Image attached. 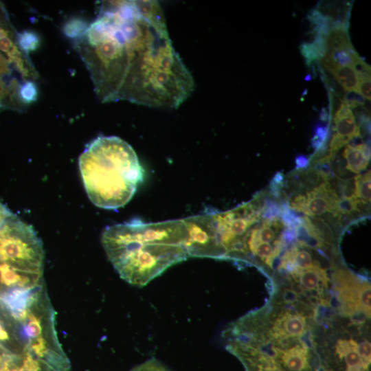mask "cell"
Listing matches in <instances>:
<instances>
[{"instance_id":"28","label":"cell","mask_w":371,"mask_h":371,"mask_svg":"<svg viewBox=\"0 0 371 371\" xmlns=\"http://www.w3.org/2000/svg\"><path fill=\"white\" fill-rule=\"evenodd\" d=\"M295 168L297 170L306 169L308 168L310 160L308 157L304 155H298L295 159Z\"/></svg>"},{"instance_id":"23","label":"cell","mask_w":371,"mask_h":371,"mask_svg":"<svg viewBox=\"0 0 371 371\" xmlns=\"http://www.w3.org/2000/svg\"><path fill=\"white\" fill-rule=\"evenodd\" d=\"M130 371H170L155 359H151L136 366Z\"/></svg>"},{"instance_id":"14","label":"cell","mask_w":371,"mask_h":371,"mask_svg":"<svg viewBox=\"0 0 371 371\" xmlns=\"http://www.w3.org/2000/svg\"><path fill=\"white\" fill-rule=\"evenodd\" d=\"M326 45L330 52L354 48L348 29L344 28L331 29L326 37Z\"/></svg>"},{"instance_id":"22","label":"cell","mask_w":371,"mask_h":371,"mask_svg":"<svg viewBox=\"0 0 371 371\" xmlns=\"http://www.w3.org/2000/svg\"><path fill=\"white\" fill-rule=\"evenodd\" d=\"M86 23L79 19L69 21L65 27V32L69 37L78 38L86 31Z\"/></svg>"},{"instance_id":"9","label":"cell","mask_w":371,"mask_h":371,"mask_svg":"<svg viewBox=\"0 0 371 371\" xmlns=\"http://www.w3.org/2000/svg\"><path fill=\"white\" fill-rule=\"evenodd\" d=\"M335 354L344 361L345 371H368L370 363L360 355L358 344L353 339L339 340L335 346Z\"/></svg>"},{"instance_id":"27","label":"cell","mask_w":371,"mask_h":371,"mask_svg":"<svg viewBox=\"0 0 371 371\" xmlns=\"http://www.w3.org/2000/svg\"><path fill=\"white\" fill-rule=\"evenodd\" d=\"M358 350L363 359L370 363V343L368 341H364L360 343L359 344H358Z\"/></svg>"},{"instance_id":"18","label":"cell","mask_w":371,"mask_h":371,"mask_svg":"<svg viewBox=\"0 0 371 371\" xmlns=\"http://www.w3.org/2000/svg\"><path fill=\"white\" fill-rule=\"evenodd\" d=\"M17 43L20 49L28 54L37 48L39 38L34 33L24 31L17 34Z\"/></svg>"},{"instance_id":"1","label":"cell","mask_w":371,"mask_h":371,"mask_svg":"<svg viewBox=\"0 0 371 371\" xmlns=\"http://www.w3.org/2000/svg\"><path fill=\"white\" fill-rule=\"evenodd\" d=\"M75 48L103 102L177 108L194 91L156 1H103Z\"/></svg>"},{"instance_id":"2","label":"cell","mask_w":371,"mask_h":371,"mask_svg":"<svg viewBox=\"0 0 371 371\" xmlns=\"http://www.w3.org/2000/svg\"><path fill=\"white\" fill-rule=\"evenodd\" d=\"M183 219L144 223L138 219L106 227L102 243L120 278L144 286L188 258Z\"/></svg>"},{"instance_id":"30","label":"cell","mask_w":371,"mask_h":371,"mask_svg":"<svg viewBox=\"0 0 371 371\" xmlns=\"http://www.w3.org/2000/svg\"><path fill=\"white\" fill-rule=\"evenodd\" d=\"M330 114L326 108L323 107L319 111V120L324 122L329 120Z\"/></svg>"},{"instance_id":"12","label":"cell","mask_w":371,"mask_h":371,"mask_svg":"<svg viewBox=\"0 0 371 371\" xmlns=\"http://www.w3.org/2000/svg\"><path fill=\"white\" fill-rule=\"evenodd\" d=\"M292 274L297 277V281L302 287L308 291H317L321 284H324L326 280L324 270L319 266L304 270H296L293 271Z\"/></svg>"},{"instance_id":"6","label":"cell","mask_w":371,"mask_h":371,"mask_svg":"<svg viewBox=\"0 0 371 371\" xmlns=\"http://www.w3.org/2000/svg\"><path fill=\"white\" fill-rule=\"evenodd\" d=\"M352 2V1H320L314 8L328 20L332 29H348Z\"/></svg>"},{"instance_id":"15","label":"cell","mask_w":371,"mask_h":371,"mask_svg":"<svg viewBox=\"0 0 371 371\" xmlns=\"http://www.w3.org/2000/svg\"><path fill=\"white\" fill-rule=\"evenodd\" d=\"M355 193L363 205L370 203V170L354 177Z\"/></svg>"},{"instance_id":"21","label":"cell","mask_w":371,"mask_h":371,"mask_svg":"<svg viewBox=\"0 0 371 371\" xmlns=\"http://www.w3.org/2000/svg\"><path fill=\"white\" fill-rule=\"evenodd\" d=\"M359 78L358 93L370 101V71H357Z\"/></svg>"},{"instance_id":"11","label":"cell","mask_w":371,"mask_h":371,"mask_svg":"<svg viewBox=\"0 0 371 371\" xmlns=\"http://www.w3.org/2000/svg\"><path fill=\"white\" fill-rule=\"evenodd\" d=\"M343 157L346 161V169L354 173H359L368 165L370 158V145L368 142H363L355 146L346 144Z\"/></svg>"},{"instance_id":"17","label":"cell","mask_w":371,"mask_h":371,"mask_svg":"<svg viewBox=\"0 0 371 371\" xmlns=\"http://www.w3.org/2000/svg\"><path fill=\"white\" fill-rule=\"evenodd\" d=\"M300 50L308 66L314 62H318L326 54L311 41L302 43L300 46Z\"/></svg>"},{"instance_id":"29","label":"cell","mask_w":371,"mask_h":371,"mask_svg":"<svg viewBox=\"0 0 371 371\" xmlns=\"http://www.w3.org/2000/svg\"><path fill=\"white\" fill-rule=\"evenodd\" d=\"M12 213L0 202V226Z\"/></svg>"},{"instance_id":"7","label":"cell","mask_w":371,"mask_h":371,"mask_svg":"<svg viewBox=\"0 0 371 371\" xmlns=\"http://www.w3.org/2000/svg\"><path fill=\"white\" fill-rule=\"evenodd\" d=\"M280 366L285 371H310L308 351L304 343L297 344L284 350H278Z\"/></svg>"},{"instance_id":"16","label":"cell","mask_w":371,"mask_h":371,"mask_svg":"<svg viewBox=\"0 0 371 371\" xmlns=\"http://www.w3.org/2000/svg\"><path fill=\"white\" fill-rule=\"evenodd\" d=\"M280 220L287 228L297 229L302 225L303 217L293 210L289 203H284L281 205Z\"/></svg>"},{"instance_id":"3","label":"cell","mask_w":371,"mask_h":371,"mask_svg":"<svg viewBox=\"0 0 371 371\" xmlns=\"http://www.w3.org/2000/svg\"><path fill=\"white\" fill-rule=\"evenodd\" d=\"M79 168L90 201L114 210L124 206L143 180L137 156L126 142L116 136H99L80 155Z\"/></svg>"},{"instance_id":"8","label":"cell","mask_w":371,"mask_h":371,"mask_svg":"<svg viewBox=\"0 0 371 371\" xmlns=\"http://www.w3.org/2000/svg\"><path fill=\"white\" fill-rule=\"evenodd\" d=\"M305 329L306 320L302 315L285 312L276 319L272 334L280 339L295 338L302 335Z\"/></svg>"},{"instance_id":"5","label":"cell","mask_w":371,"mask_h":371,"mask_svg":"<svg viewBox=\"0 0 371 371\" xmlns=\"http://www.w3.org/2000/svg\"><path fill=\"white\" fill-rule=\"evenodd\" d=\"M306 203L304 214L309 216L332 213L335 202L339 199L330 182L324 181L306 192Z\"/></svg>"},{"instance_id":"25","label":"cell","mask_w":371,"mask_h":371,"mask_svg":"<svg viewBox=\"0 0 371 371\" xmlns=\"http://www.w3.org/2000/svg\"><path fill=\"white\" fill-rule=\"evenodd\" d=\"M343 101L350 108L355 109L357 106L364 105L366 99L355 91L346 92Z\"/></svg>"},{"instance_id":"26","label":"cell","mask_w":371,"mask_h":371,"mask_svg":"<svg viewBox=\"0 0 371 371\" xmlns=\"http://www.w3.org/2000/svg\"><path fill=\"white\" fill-rule=\"evenodd\" d=\"M306 203V194H298L291 199L289 205L293 210L304 213Z\"/></svg>"},{"instance_id":"24","label":"cell","mask_w":371,"mask_h":371,"mask_svg":"<svg viewBox=\"0 0 371 371\" xmlns=\"http://www.w3.org/2000/svg\"><path fill=\"white\" fill-rule=\"evenodd\" d=\"M284 175L282 172H277L269 183V193L273 196L278 198L281 195V189L283 186Z\"/></svg>"},{"instance_id":"4","label":"cell","mask_w":371,"mask_h":371,"mask_svg":"<svg viewBox=\"0 0 371 371\" xmlns=\"http://www.w3.org/2000/svg\"><path fill=\"white\" fill-rule=\"evenodd\" d=\"M0 261L25 270L43 271L42 242L30 225L13 214L0 226Z\"/></svg>"},{"instance_id":"19","label":"cell","mask_w":371,"mask_h":371,"mask_svg":"<svg viewBox=\"0 0 371 371\" xmlns=\"http://www.w3.org/2000/svg\"><path fill=\"white\" fill-rule=\"evenodd\" d=\"M329 126L328 124L325 126L322 124H317L314 127V135L311 139L312 147L315 152L324 146H326V144L329 139Z\"/></svg>"},{"instance_id":"20","label":"cell","mask_w":371,"mask_h":371,"mask_svg":"<svg viewBox=\"0 0 371 371\" xmlns=\"http://www.w3.org/2000/svg\"><path fill=\"white\" fill-rule=\"evenodd\" d=\"M260 216L265 220L274 221L280 219L281 205L271 199L264 200L263 205L260 208Z\"/></svg>"},{"instance_id":"10","label":"cell","mask_w":371,"mask_h":371,"mask_svg":"<svg viewBox=\"0 0 371 371\" xmlns=\"http://www.w3.org/2000/svg\"><path fill=\"white\" fill-rule=\"evenodd\" d=\"M333 124L335 133L347 139L348 142L354 137L361 135L351 109L344 101L341 102L335 111Z\"/></svg>"},{"instance_id":"13","label":"cell","mask_w":371,"mask_h":371,"mask_svg":"<svg viewBox=\"0 0 371 371\" xmlns=\"http://www.w3.org/2000/svg\"><path fill=\"white\" fill-rule=\"evenodd\" d=\"M330 74L345 92L358 93L359 78L355 68L338 64Z\"/></svg>"}]
</instances>
